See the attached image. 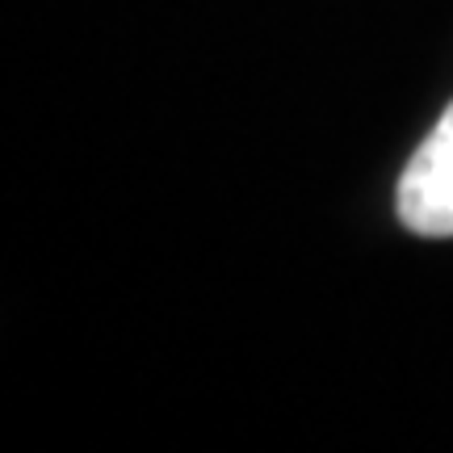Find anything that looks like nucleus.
Here are the masks:
<instances>
[{
	"label": "nucleus",
	"instance_id": "1",
	"mask_svg": "<svg viewBox=\"0 0 453 453\" xmlns=\"http://www.w3.org/2000/svg\"><path fill=\"white\" fill-rule=\"evenodd\" d=\"M399 223L433 240L453 235V101L399 177Z\"/></svg>",
	"mask_w": 453,
	"mask_h": 453
}]
</instances>
